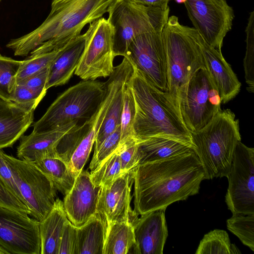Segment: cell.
Wrapping results in <instances>:
<instances>
[{"mask_svg":"<svg viewBox=\"0 0 254 254\" xmlns=\"http://www.w3.org/2000/svg\"><path fill=\"white\" fill-rule=\"evenodd\" d=\"M137 143V165L165 159L192 150L179 140L163 136L149 137Z\"/></svg>","mask_w":254,"mask_h":254,"instance_id":"7402d4cb","label":"cell"},{"mask_svg":"<svg viewBox=\"0 0 254 254\" xmlns=\"http://www.w3.org/2000/svg\"><path fill=\"white\" fill-rule=\"evenodd\" d=\"M67 44L59 49L51 52L32 57L29 56L23 61L16 76V84L44 68L50 66L53 61Z\"/></svg>","mask_w":254,"mask_h":254,"instance_id":"d6a6232c","label":"cell"},{"mask_svg":"<svg viewBox=\"0 0 254 254\" xmlns=\"http://www.w3.org/2000/svg\"><path fill=\"white\" fill-rule=\"evenodd\" d=\"M137 3L147 6L169 8L168 2L171 0H131Z\"/></svg>","mask_w":254,"mask_h":254,"instance_id":"b9f144b4","label":"cell"},{"mask_svg":"<svg viewBox=\"0 0 254 254\" xmlns=\"http://www.w3.org/2000/svg\"><path fill=\"white\" fill-rule=\"evenodd\" d=\"M85 34L70 41L57 56L49 66L46 88L63 85L70 79L82 54Z\"/></svg>","mask_w":254,"mask_h":254,"instance_id":"44dd1931","label":"cell"},{"mask_svg":"<svg viewBox=\"0 0 254 254\" xmlns=\"http://www.w3.org/2000/svg\"><path fill=\"white\" fill-rule=\"evenodd\" d=\"M40 222L0 206V245L10 254H41Z\"/></svg>","mask_w":254,"mask_h":254,"instance_id":"5bb4252c","label":"cell"},{"mask_svg":"<svg viewBox=\"0 0 254 254\" xmlns=\"http://www.w3.org/2000/svg\"><path fill=\"white\" fill-rule=\"evenodd\" d=\"M124 84L114 96L97 133L94 150H97L105 138L121 125L123 103V88Z\"/></svg>","mask_w":254,"mask_h":254,"instance_id":"83f0119b","label":"cell"},{"mask_svg":"<svg viewBox=\"0 0 254 254\" xmlns=\"http://www.w3.org/2000/svg\"><path fill=\"white\" fill-rule=\"evenodd\" d=\"M225 195L228 208L234 214H254V149L241 141L236 146Z\"/></svg>","mask_w":254,"mask_h":254,"instance_id":"7c38bea8","label":"cell"},{"mask_svg":"<svg viewBox=\"0 0 254 254\" xmlns=\"http://www.w3.org/2000/svg\"><path fill=\"white\" fill-rule=\"evenodd\" d=\"M116 0H52L49 14L30 33L11 40L6 47L14 56L30 57L59 49L87 24L102 17Z\"/></svg>","mask_w":254,"mask_h":254,"instance_id":"7a4b0ae2","label":"cell"},{"mask_svg":"<svg viewBox=\"0 0 254 254\" xmlns=\"http://www.w3.org/2000/svg\"><path fill=\"white\" fill-rule=\"evenodd\" d=\"M106 230V222L97 213L78 227L76 254H103Z\"/></svg>","mask_w":254,"mask_h":254,"instance_id":"cb8c5ba5","label":"cell"},{"mask_svg":"<svg viewBox=\"0 0 254 254\" xmlns=\"http://www.w3.org/2000/svg\"><path fill=\"white\" fill-rule=\"evenodd\" d=\"M133 182V169L123 173L109 185L101 187L97 213L107 226L114 222L131 221L138 214L130 207L131 188Z\"/></svg>","mask_w":254,"mask_h":254,"instance_id":"9a60e30c","label":"cell"},{"mask_svg":"<svg viewBox=\"0 0 254 254\" xmlns=\"http://www.w3.org/2000/svg\"><path fill=\"white\" fill-rule=\"evenodd\" d=\"M220 97L205 67L191 78L180 106L183 121L190 132L206 126L221 109Z\"/></svg>","mask_w":254,"mask_h":254,"instance_id":"30bf717a","label":"cell"},{"mask_svg":"<svg viewBox=\"0 0 254 254\" xmlns=\"http://www.w3.org/2000/svg\"><path fill=\"white\" fill-rule=\"evenodd\" d=\"M100 189L92 183L87 171L82 170L76 177L73 187L64 196L63 205L68 219L76 227L83 226L97 213Z\"/></svg>","mask_w":254,"mask_h":254,"instance_id":"2e32d148","label":"cell"},{"mask_svg":"<svg viewBox=\"0 0 254 254\" xmlns=\"http://www.w3.org/2000/svg\"><path fill=\"white\" fill-rule=\"evenodd\" d=\"M34 111L0 99V150L11 147L31 126Z\"/></svg>","mask_w":254,"mask_h":254,"instance_id":"d6986e66","label":"cell"},{"mask_svg":"<svg viewBox=\"0 0 254 254\" xmlns=\"http://www.w3.org/2000/svg\"><path fill=\"white\" fill-rule=\"evenodd\" d=\"M194 28L220 52L232 27L234 12L226 0H187L184 3Z\"/></svg>","mask_w":254,"mask_h":254,"instance_id":"4fadbf2b","label":"cell"},{"mask_svg":"<svg viewBox=\"0 0 254 254\" xmlns=\"http://www.w3.org/2000/svg\"><path fill=\"white\" fill-rule=\"evenodd\" d=\"M104 94L105 82L90 80L79 82L56 98L33 125L32 132L49 131L72 122L83 124L95 114Z\"/></svg>","mask_w":254,"mask_h":254,"instance_id":"8992f818","label":"cell"},{"mask_svg":"<svg viewBox=\"0 0 254 254\" xmlns=\"http://www.w3.org/2000/svg\"><path fill=\"white\" fill-rule=\"evenodd\" d=\"M123 173L118 150L105 159L92 172L90 173L92 183L101 187L110 184Z\"/></svg>","mask_w":254,"mask_h":254,"instance_id":"4dcf8cb0","label":"cell"},{"mask_svg":"<svg viewBox=\"0 0 254 254\" xmlns=\"http://www.w3.org/2000/svg\"><path fill=\"white\" fill-rule=\"evenodd\" d=\"M227 229L254 251V214H234L227 220Z\"/></svg>","mask_w":254,"mask_h":254,"instance_id":"1f68e13d","label":"cell"},{"mask_svg":"<svg viewBox=\"0 0 254 254\" xmlns=\"http://www.w3.org/2000/svg\"><path fill=\"white\" fill-rule=\"evenodd\" d=\"M124 57L147 80L167 91V59L162 31L149 32L134 38Z\"/></svg>","mask_w":254,"mask_h":254,"instance_id":"8fae6325","label":"cell"},{"mask_svg":"<svg viewBox=\"0 0 254 254\" xmlns=\"http://www.w3.org/2000/svg\"><path fill=\"white\" fill-rule=\"evenodd\" d=\"M197 36L205 67L216 87L221 103H226L239 93L241 83L222 52L206 43L198 32Z\"/></svg>","mask_w":254,"mask_h":254,"instance_id":"ac0fdd59","label":"cell"},{"mask_svg":"<svg viewBox=\"0 0 254 254\" xmlns=\"http://www.w3.org/2000/svg\"><path fill=\"white\" fill-rule=\"evenodd\" d=\"M49 67L29 76L17 84L24 85L29 89L45 96L47 92L46 85L49 73Z\"/></svg>","mask_w":254,"mask_h":254,"instance_id":"ab89813d","label":"cell"},{"mask_svg":"<svg viewBox=\"0 0 254 254\" xmlns=\"http://www.w3.org/2000/svg\"><path fill=\"white\" fill-rule=\"evenodd\" d=\"M170 8L147 6L131 0H116L110 6L107 20L114 29L113 51L115 57H124L131 41L137 36L162 31Z\"/></svg>","mask_w":254,"mask_h":254,"instance_id":"52a82bcc","label":"cell"},{"mask_svg":"<svg viewBox=\"0 0 254 254\" xmlns=\"http://www.w3.org/2000/svg\"><path fill=\"white\" fill-rule=\"evenodd\" d=\"M197 35L194 28L180 24L174 15L169 17L162 30L167 59V92L179 112L189 81L205 67Z\"/></svg>","mask_w":254,"mask_h":254,"instance_id":"277c9868","label":"cell"},{"mask_svg":"<svg viewBox=\"0 0 254 254\" xmlns=\"http://www.w3.org/2000/svg\"><path fill=\"white\" fill-rule=\"evenodd\" d=\"M187 0H175V1L178 3H185Z\"/></svg>","mask_w":254,"mask_h":254,"instance_id":"ee69618b","label":"cell"},{"mask_svg":"<svg viewBox=\"0 0 254 254\" xmlns=\"http://www.w3.org/2000/svg\"><path fill=\"white\" fill-rule=\"evenodd\" d=\"M32 163L51 180L57 190L64 195L73 187L76 178L66 164L56 154L43 157Z\"/></svg>","mask_w":254,"mask_h":254,"instance_id":"d4e9b609","label":"cell"},{"mask_svg":"<svg viewBox=\"0 0 254 254\" xmlns=\"http://www.w3.org/2000/svg\"><path fill=\"white\" fill-rule=\"evenodd\" d=\"M130 77L126 81L123 88V103L120 125V145L134 138L133 125L136 109L135 100L129 83Z\"/></svg>","mask_w":254,"mask_h":254,"instance_id":"f1b7e54d","label":"cell"},{"mask_svg":"<svg viewBox=\"0 0 254 254\" xmlns=\"http://www.w3.org/2000/svg\"><path fill=\"white\" fill-rule=\"evenodd\" d=\"M67 220L63 201L56 198L52 210L40 222L41 254H58L61 239Z\"/></svg>","mask_w":254,"mask_h":254,"instance_id":"603a6c76","label":"cell"},{"mask_svg":"<svg viewBox=\"0 0 254 254\" xmlns=\"http://www.w3.org/2000/svg\"><path fill=\"white\" fill-rule=\"evenodd\" d=\"M4 157L29 210V215L41 222L54 206L57 189L51 180L33 163L5 153Z\"/></svg>","mask_w":254,"mask_h":254,"instance_id":"ba28073f","label":"cell"},{"mask_svg":"<svg viewBox=\"0 0 254 254\" xmlns=\"http://www.w3.org/2000/svg\"><path fill=\"white\" fill-rule=\"evenodd\" d=\"M134 244L132 222H114L107 226L103 254H128Z\"/></svg>","mask_w":254,"mask_h":254,"instance_id":"484cf974","label":"cell"},{"mask_svg":"<svg viewBox=\"0 0 254 254\" xmlns=\"http://www.w3.org/2000/svg\"><path fill=\"white\" fill-rule=\"evenodd\" d=\"M77 125V123L72 122L51 131L23 135L17 148V157L33 163L43 157L56 154L55 148L59 141Z\"/></svg>","mask_w":254,"mask_h":254,"instance_id":"ffe728a7","label":"cell"},{"mask_svg":"<svg viewBox=\"0 0 254 254\" xmlns=\"http://www.w3.org/2000/svg\"><path fill=\"white\" fill-rule=\"evenodd\" d=\"M120 159L121 168L123 172L132 170L138 165V143L134 138H131L120 145L117 149Z\"/></svg>","mask_w":254,"mask_h":254,"instance_id":"d590c367","label":"cell"},{"mask_svg":"<svg viewBox=\"0 0 254 254\" xmlns=\"http://www.w3.org/2000/svg\"><path fill=\"white\" fill-rule=\"evenodd\" d=\"M77 228L68 219L61 239L58 254H76Z\"/></svg>","mask_w":254,"mask_h":254,"instance_id":"74e56055","label":"cell"},{"mask_svg":"<svg viewBox=\"0 0 254 254\" xmlns=\"http://www.w3.org/2000/svg\"><path fill=\"white\" fill-rule=\"evenodd\" d=\"M23 61H17L0 54V99L10 101L16 85V76Z\"/></svg>","mask_w":254,"mask_h":254,"instance_id":"f546056e","label":"cell"},{"mask_svg":"<svg viewBox=\"0 0 254 254\" xmlns=\"http://www.w3.org/2000/svg\"><path fill=\"white\" fill-rule=\"evenodd\" d=\"M0 254H10L4 248L0 245Z\"/></svg>","mask_w":254,"mask_h":254,"instance_id":"7bdbcfd3","label":"cell"},{"mask_svg":"<svg viewBox=\"0 0 254 254\" xmlns=\"http://www.w3.org/2000/svg\"><path fill=\"white\" fill-rule=\"evenodd\" d=\"M85 34L84 47L74 74L83 80L109 77L114 70V29L101 17L90 23Z\"/></svg>","mask_w":254,"mask_h":254,"instance_id":"9c48e42d","label":"cell"},{"mask_svg":"<svg viewBox=\"0 0 254 254\" xmlns=\"http://www.w3.org/2000/svg\"><path fill=\"white\" fill-rule=\"evenodd\" d=\"M44 96L24 85L16 84L11 95L10 101L19 105L35 110Z\"/></svg>","mask_w":254,"mask_h":254,"instance_id":"8d00e7d4","label":"cell"},{"mask_svg":"<svg viewBox=\"0 0 254 254\" xmlns=\"http://www.w3.org/2000/svg\"><path fill=\"white\" fill-rule=\"evenodd\" d=\"M129 83L135 103L133 129L137 141L163 136L179 140L194 150L191 133L168 92L154 86L134 67Z\"/></svg>","mask_w":254,"mask_h":254,"instance_id":"3957f363","label":"cell"},{"mask_svg":"<svg viewBox=\"0 0 254 254\" xmlns=\"http://www.w3.org/2000/svg\"><path fill=\"white\" fill-rule=\"evenodd\" d=\"M4 153L2 149L0 150V180L14 196L25 204L11 171L5 160Z\"/></svg>","mask_w":254,"mask_h":254,"instance_id":"f35d334b","label":"cell"},{"mask_svg":"<svg viewBox=\"0 0 254 254\" xmlns=\"http://www.w3.org/2000/svg\"><path fill=\"white\" fill-rule=\"evenodd\" d=\"M121 141V126L108 135L99 148L94 150L89 165L90 173L93 172L101 163L115 152L120 146Z\"/></svg>","mask_w":254,"mask_h":254,"instance_id":"e575fe53","label":"cell"},{"mask_svg":"<svg viewBox=\"0 0 254 254\" xmlns=\"http://www.w3.org/2000/svg\"><path fill=\"white\" fill-rule=\"evenodd\" d=\"M246 52L244 59V67L248 90L254 89V11L250 13L246 26Z\"/></svg>","mask_w":254,"mask_h":254,"instance_id":"836d02e7","label":"cell"},{"mask_svg":"<svg viewBox=\"0 0 254 254\" xmlns=\"http://www.w3.org/2000/svg\"><path fill=\"white\" fill-rule=\"evenodd\" d=\"M196 254H241L236 246L231 243L226 231L215 229L206 234L200 242Z\"/></svg>","mask_w":254,"mask_h":254,"instance_id":"4316f807","label":"cell"},{"mask_svg":"<svg viewBox=\"0 0 254 254\" xmlns=\"http://www.w3.org/2000/svg\"><path fill=\"white\" fill-rule=\"evenodd\" d=\"M133 211L142 215L166 208L199 192L204 170L193 150L133 169Z\"/></svg>","mask_w":254,"mask_h":254,"instance_id":"6da1fadb","label":"cell"},{"mask_svg":"<svg viewBox=\"0 0 254 254\" xmlns=\"http://www.w3.org/2000/svg\"><path fill=\"white\" fill-rule=\"evenodd\" d=\"M190 133L204 179L227 178L236 146L241 139L234 113L229 109L221 110L206 126Z\"/></svg>","mask_w":254,"mask_h":254,"instance_id":"5b68a950","label":"cell"},{"mask_svg":"<svg viewBox=\"0 0 254 254\" xmlns=\"http://www.w3.org/2000/svg\"><path fill=\"white\" fill-rule=\"evenodd\" d=\"M0 206L29 215L28 207L14 196L0 180Z\"/></svg>","mask_w":254,"mask_h":254,"instance_id":"60d3db41","label":"cell"},{"mask_svg":"<svg viewBox=\"0 0 254 254\" xmlns=\"http://www.w3.org/2000/svg\"><path fill=\"white\" fill-rule=\"evenodd\" d=\"M166 208L141 215L133 222L135 244L132 253L162 254L168 237Z\"/></svg>","mask_w":254,"mask_h":254,"instance_id":"e0dca14e","label":"cell"}]
</instances>
